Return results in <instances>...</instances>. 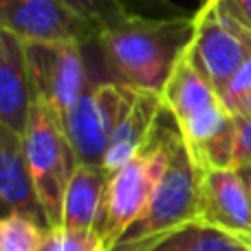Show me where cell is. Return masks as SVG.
<instances>
[{
	"instance_id": "obj_1",
	"label": "cell",
	"mask_w": 251,
	"mask_h": 251,
	"mask_svg": "<svg viewBox=\"0 0 251 251\" xmlns=\"http://www.w3.org/2000/svg\"><path fill=\"white\" fill-rule=\"evenodd\" d=\"M194 26V13L163 18L132 13L128 20L100 31L97 47L110 79L132 91L163 93L170 73L190 49Z\"/></svg>"
},
{
	"instance_id": "obj_2",
	"label": "cell",
	"mask_w": 251,
	"mask_h": 251,
	"mask_svg": "<svg viewBox=\"0 0 251 251\" xmlns=\"http://www.w3.org/2000/svg\"><path fill=\"white\" fill-rule=\"evenodd\" d=\"M161 100L201 172L234 168V115L227 110L223 97L207 77L196 69L190 53L176 62L163 86Z\"/></svg>"
},
{
	"instance_id": "obj_3",
	"label": "cell",
	"mask_w": 251,
	"mask_h": 251,
	"mask_svg": "<svg viewBox=\"0 0 251 251\" xmlns=\"http://www.w3.org/2000/svg\"><path fill=\"white\" fill-rule=\"evenodd\" d=\"M201 174L181 139L150 203L110 251H150L172 231L199 221Z\"/></svg>"
},
{
	"instance_id": "obj_4",
	"label": "cell",
	"mask_w": 251,
	"mask_h": 251,
	"mask_svg": "<svg viewBox=\"0 0 251 251\" xmlns=\"http://www.w3.org/2000/svg\"><path fill=\"white\" fill-rule=\"evenodd\" d=\"M178 141H181L178 130H156L148 148H143L119 170L110 172L108 190L95 227L97 236L104 240L108 251L117 245L126 229L141 216L146 205L150 203Z\"/></svg>"
},
{
	"instance_id": "obj_5",
	"label": "cell",
	"mask_w": 251,
	"mask_h": 251,
	"mask_svg": "<svg viewBox=\"0 0 251 251\" xmlns=\"http://www.w3.org/2000/svg\"><path fill=\"white\" fill-rule=\"evenodd\" d=\"M22 148L35 194L44 209L49 229L62 227V207L69 181L77 168V156L57 113L35 97Z\"/></svg>"
},
{
	"instance_id": "obj_6",
	"label": "cell",
	"mask_w": 251,
	"mask_h": 251,
	"mask_svg": "<svg viewBox=\"0 0 251 251\" xmlns=\"http://www.w3.org/2000/svg\"><path fill=\"white\" fill-rule=\"evenodd\" d=\"M194 20V38L187 53L218 95H223L236 71L251 55V29L240 25L216 0H201Z\"/></svg>"
},
{
	"instance_id": "obj_7",
	"label": "cell",
	"mask_w": 251,
	"mask_h": 251,
	"mask_svg": "<svg viewBox=\"0 0 251 251\" xmlns=\"http://www.w3.org/2000/svg\"><path fill=\"white\" fill-rule=\"evenodd\" d=\"M134 91L113 79H93L77 104L64 119L66 134L75 150L77 163H101L117 124L130 106Z\"/></svg>"
},
{
	"instance_id": "obj_8",
	"label": "cell",
	"mask_w": 251,
	"mask_h": 251,
	"mask_svg": "<svg viewBox=\"0 0 251 251\" xmlns=\"http://www.w3.org/2000/svg\"><path fill=\"white\" fill-rule=\"evenodd\" d=\"M86 47L88 44L66 42V40L26 42V60L35 97L51 106L62 124L93 82L84 57Z\"/></svg>"
},
{
	"instance_id": "obj_9",
	"label": "cell",
	"mask_w": 251,
	"mask_h": 251,
	"mask_svg": "<svg viewBox=\"0 0 251 251\" xmlns=\"http://www.w3.org/2000/svg\"><path fill=\"white\" fill-rule=\"evenodd\" d=\"M0 29L25 42H97L100 31L57 0H0Z\"/></svg>"
},
{
	"instance_id": "obj_10",
	"label": "cell",
	"mask_w": 251,
	"mask_h": 251,
	"mask_svg": "<svg viewBox=\"0 0 251 251\" xmlns=\"http://www.w3.org/2000/svg\"><path fill=\"white\" fill-rule=\"evenodd\" d=\"M199 221L245 238L251 236V199L238 168H216L201 174Z\"/></svg>"
},
{
	"instance_id": "obj_11",
	"label": "cell",
	"mask_w": 251,
	"mask_h": 251,
	"mask_svg": "<svg viewBox=\"0 0 251 251\" xmlns=\"http://www.w3.org/2000/svg\"><path fill=\"white\" fill-rule=\"evenodd\" d=\"M35 101L26 42L20 35L0 29V124L22 137Z\"/></svg>"
},
{
	"instance_id": "obj_12",
	"label": "cell",
	"mask_w": 251,
	"mask_h": 251,
	"mask_svg": "<svg viewBox=\"0 0 251 251\" xmlns=\"http://www.w3.org/2000/svg\"><path fill=\"white\" fill-rule=\"evenodd\" d=\"M25 214L49 229L25 159L22 137L0 124V216Z\"/></svg>"
},
{
	"instance_id": "obj_13",
	"label": "cell",
	"mask_w": 251,
	"mask_h": 251,
	"mask_svg": "<svg viewBox=\"0 0 251 251\" xmlns=\"http://www.w3.org/2000/svg\"><path fill=\"white\" fill-rule=\"evenodd\" d=\"M163 110L165 106L161 93L134 91L130 106L126 108L122 122L113 132L101 165L108 172H115L130 159H134L143 148H148V143L154 139L159 130V117Z\"/></svg>"
},
{
	"instance_id": "obj_14",
	"label": "cell",
	"mask_w": 251,
	"mask_h": 251,
	"mask_svg": "<svg viewBox=\"0 0 251 251\" xmlns=\"http://www.w3.org/2000/svg\"><path fill=\"white\" fill-rule=\"evenodd\" d=\"M108 181L110 172L101 163H77L64 194L62 227L77 231H95Z\"/></svg>"
},
{
	"instance_id": "obj_15",
	"label": "cell",
	"mask_w": 251,
	"mask_h": 251,
	"mask_svg": "<svg viewBox=\"0 0 251 251\" xmlns=\"http://www.w3.org/2000/svg\"><path fill=\"white\" fill-rule=\"evenodd\" d=\"M150 251H251V243L245 236L231 234L203 221H192L165 236Z\"/></svg>"
},
{
	"instance_id": "obj_16",
	"label": "cell",
	"mask_w": 251,
	"mask_h": 251,
	"mask_svg": "<svg viewBox=\"0 0 251 251\" xmlns=\"http://www.w3.org/2000/svg\"><path fill=\"white\" fill-rule=\"evenodd\" d=\"M47 227L25 214L0 216V251H38Z\"/></svg>"
},
{
	"instance_id": "obj_17",
	"label": "cell",
	"mask_w": 251,
	"mask_h": 251,
	"mask_svg": "<svg viewBox=\"0 0 251 251\" xmlns=\"http://www.w3.org/2000/svg\"><path fill=\"white\" fill-rule=\"evenodd\" d=\"M73 13L93 25L97 31H104L119 22L128 20L134 11H130L124 0H57Z\"/></svg>"
},
{
	"instance_id": "obj_18",
	"label": "cell",
	"mask_w": 251,
	"mask_h": 251,
	"mask_svg": "<svg viewBox=\"0 0 251 251\" xmlns=\"http://www.w3.org/2000/svg\"><path fill=\"white\" fill-rule=\"evenodd\" d=\"M38 251H108L97 231H77L69 227L47 229Z\"/></svg>"
},
{
	"instance_id": "obj_19",
	"label": "cell",
	"mask_w": 251,
	"mask_h": 251,
	"mask_svg": "<svg viewBox=\"0 0 251 251\" xmlns=\"http://www.w3.org/2000/svg\"><path fill=\"white\" fill-rule=\"evenodd\" d=\"M236 154L234 168L251 165V115H236Z\"/></svg>"
},
{
	"instance_id": "obj_20",
	"label": "cell",
	"mask_w": 251,
	"mask_h": 251,
	"mask_svg": "<svg viewBox=\"0 0 251 251\" xmlns=\"http://www.w3.org/2000/svg\"><path fill=\"white\" fill-rule=\"evenodd\" d=\"M251 88V55L245 60V64L236 71V75L231 77V82L227 84L225 93H223V104L227 106V110H231V106L240 100Z\"/></svg>"
},
{
	"instance_id": "obj_21",
	"label": "cell",
	"mask_w": 251,
	"mask_h": 251,
	"mask_svg": "<svg viewBox=\"0 0 251 251\" xmlns=\"http://www.w3.org/2000/svg\"><path fill=\"white\" fill-rule=\"evenodd\" d=\"M225 11H229L240 25L251 29V0H216Z\"/></svg>"
},
{
	"instance_id": "obj_22",
	"label": "cell",
	"mask_w": 251,
	"mask_h": 251,
	"mask_svg": "<svg viewBox=\"0 0 251 251\" xmlns=\"http://www.w3.org/2000/svg\"><path fill=\"white\" fill-rule=\"evenodd\" d=\"M146 7H150L152 11H165L168 16H172V13H183L178 7H174L170 0H141Z\"/></svg>"
},
{
	"instance_id": "obj_23",
	"label": "cell",
	"mask_w": 251,
	"mask_h": 251,
	"mask_svg": "<svg viewBox=\"0 0 251 251\" xmlns=\"http://www.w3.org/2000/svg\"><path fill=\"white\" fill-rule=\"evenodd\" d=\"M229 113L234 115V117H236V115H251V88L245 93L243 97H240L238 101H236L234 106H231Z\"/></svg>"
},
{
	"instance_id": "obj_24",
	"label": "cell",
	"mask_w": 251,
	"mask_h": 251,
	"mask_svg": "<svg viewBox=\"0 0 251 251\" xmlns=\"http://www.w3.org/2000/svg\"><path fill=\"white\" fill-rule=\"evenodd\" d=\"M240 176H243L245 185H247V192H249V199H251V165H245V168H238Z\"/></svg>"
},
{
	"instance_id": "obj_25",
	"label": "cell",
	"mask_w": 251,
	"mask_h": 251,
	"mask_svg": "<svg viewBox=\"0 0 251 251\" xmlns=\"http://www.w3.org/2000/svg\"><path fill=\"white\" fill-rule=\"evenodd\" d=\"M249 243H251V236H249Z\"/></svg>"
}]
</instances>
